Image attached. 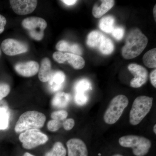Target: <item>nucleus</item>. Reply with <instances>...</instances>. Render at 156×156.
I'll use <instances>...</instances> for the list:
<instances>
[{
    "instance_id": "1",
    "label": "nucleus",
    "mask_w": 156,
    "mask_h": 156,
    "mask_svg": "<svg viewBox=\"0 0 156 156\" xmlns=\"http://www.w3.org/2000/svg\"><path fill=\"white\" fill-rule=\"evenodd\" d=\"M148 39L139 29H132L128 33L123 46L122 54L123 58L130 59L140 55L147 46Z\"/></svg>"
},
{
    "instance_id": "2",
    "label": "nucleus",
    "mask_w": 156,
    "mask_h": 156,
    "mask_svg": "<svg viewBox=\"0 0 156 156\" xmlns=\"http://www.w3.org/2000/svg\"><path fill=\"white\" fill-rule=\"evenodd\" d=\"M46 121V116L43 113L29 111L20 116L14 130L17 133H20L30 129H39L44 127Z\"/></svg>"
},
{
    "instance_id": "3",
    "label": "nucleus",
    "mask_w": 156,
    "mask_h": 156,
    "mask_svg": "<svg viewBox=\"0 0 156 156\" xmlns=\"http://www.w3.org/2000/svg\"><path fill=\"white\" fill-rule=\"evenodd\" d=\"M153 98L142 95L134 100L129 114V122L132 126L138 125L148 114L153 105Z\"/></svg>"
},
{
    "instance_id": "4",
    "label": "nucleus",
    "mask_w": 156,
    "mask_h": 156,
    "mask_svg": "<svg viewBox=\"0 0 156 156\" xmlns=\"http://www.w3.org/2000/svg\"><path fill=\"white\" fill-rule=\"evenodd\" d=\"M119 144L124 147L131 148L134 155L144 156L148 153L151 147V140L144 136L128 135L122 136Z\"/></svg>"
},
{
    "instance_id": "5",
    "label": "nucleus",
    "mask_w": 156,
    "mask_h": 156,
    "mask_svg": "<svg viewBox=\"0 0 156 156\" xmlns=\"http://www.w3.org/2000/svg\"><path fill=\"white\" fill-rule=\"evenodd\" d=\"M129 100L126 95H119L115 96L110 102L104 115L106 124L113 125L116 122L128 106Z\"/></svg>"
},
{
    "instance_id": "6",
    "label": "nucleus",
    "mask_w": 156,
    "mask_h": 156,
    "mask_svg": "<svg viewBox=\"0 0 156 156\" xmlns=\"http://www.w3.org/2000/svg\"><path fill=\"white\" fill-rule=\"evenodd\" d=\"M19 139L22 143L23 147L30 150L44 144L48 141V137L39 129H33L23 132L19 135Z\"/></svg>"
},
{
    "instance_id": "7",
    "label": "nucleus",
    "mask_w": 156,
    "mask_h": 156,
    "mask_svg": "<svg viewBox=\"0 0 156 156\" xmlns=\"http://www.w3.org/2000/svg\"><path fill=\"white\" fill-rule=\"evenodd\" d=\"M23 27L28 31L32 38L37 41L42 40L44 30L47 27V23L43 18L31 17L25 18L22 22Z\"/></svg>"
},
{
    "instance_id": "8",
    "label": "nucleus",
    "mask_w": 156,
    "mask_h": 156,
    "mask_svg": "<svg viewBox=\"0 0 156 156\" xmlns=\"http://www.w3.org/2000/svg\"><path fill=\"white\" fill-rule=\"evenodd\" d=\"M1 48L5 54L10 56L25 53L28 50V46L26 44L13 39H7L3 41Z\"/></svg>"
},
{
    "instance_id": "9",
    "label": "nucleus",
    "mask_w": 156,
    "mask_h": 156,
    "mask_svg": "<svg viewBox=\"0 0 156 156\" xmlns=\"http://www.w3.org/2000/svg\"><path fill=\"white\" fill-rule=\"evenodd\" d=\"M128 69L134 78L130 82V86L134 88L142 87L147 80L148 73L145 68L139 65L131 63L128 66Z\"/></svg>"
},
{
    "instance_id": "10",
    "label": "nucleus",
    "mask_w": 156,
    "mask_h": 156,
    "mask_svg": "<svg viewBox=\"0 0 156 156\" xmlns=\"http://www.w3.org/2000/svg\"><path fill=\"white\" fill-rule=\"evenodd\" d=\"M11 8L16 14L19 15L30 14L36 8L37 1L36 0H11Z\"/></svg>"
},
{
    "instance_id": "11",
    "label": "nucleus",
    "mask_w": 156,
    "mask_h": 156,
    "mask_svg": "<svg viewBox=\"0 0 156 156\" xmlns=\"http://www.w3.org/2000/svg\"><path fill=\"white\" fill-rule=\"evenodd\" d=\"M68 156H88L87 145L82 140L72 138L66 143Z\"/></svg>"
},
{
    "instance_id": "12",
    "label": "nucleus",
    "mask_w": 156,
    "mask_h": 156,
    "mask_svg": "<svg viewBox=\"0 0 156 156\" xmlns=\"http://www.w3.org/2000/svg\"><path fill=\"white\" fill-rule=\"evenodd\" d=\"M14 69L20 76L30 77L35 75L38 72L39 65L37 62L34 61L20 62L15 66Z\"/></svg>"
},
{
    "instance_id": "13",
    "label": "nucleus",
    "mask_w": 156,
    "mask_h": 156,
    "mask_svg": "<svg viewBox=\"0 0 156 156\" xmlns=\"http://www.w3.org/2000/svg\"><path fill=\"white\" fill-rule=\"evenodd\" d=\"M113 0H102L95 3L92 8V13L95 18H98L105 15L115 5Z\"/></svg>"
},
{
    "instance_id": "14",
    "label": "nucleus",
    "mask_w": 156,
    "mask_h": 156,
    "mask_svg": "<svg viewBox=\"0 0 156 156\" xmlns=\"http://www.w3.org/2000/svg\"><path fill=\"white\" fill-rule=\"evenodd\" d=\"M65 79V75L61 71L52 72L50 80L48 81L50 90L53 92L59 91L63 87Z\"/></svg>"
},
{
    "instance_id": "15",
    "label": "nucleus",
    "mask_w": 156,
    "mask_h": 156,
    "mask_svg": "<svg viewBox=\"0 0 156 156\" xmlns=\"http://www.w3.org/2000/svg\"><path fill=\"white\" fill-rule=\"evenodd\" d=\"M39 80L43 83L48 82L52 74L51 64L50 59L46 57L42 60L38 71Z\"/></svg>"
},
{
    "instance_id": "16",
    "label": "nucleus",
    "mask_w": 156,
    "mask_h": 156,
    "mask_svg": "<svg viewBox=\"0 0 156 156\" xmlns=\"http://www.w3.org/2000/svg\"><path fill=\"white\" fill-rule=\"evenodd\" d=\"M71 99V95L64 92L56 93L52 100V106L55 108H64L67 106Z\"/></svg>"
},
{
    "instance_id": "17",
    "label": "nucleus",
    "mask_w": 156,
    "mask_h": 156,
    "mask_svg": "<svg viewBox=\"0 0 156 156\" xmlns=\"http://www.w3.org/2000/svg\"><path fill=\"white\" fill-rule=\"evenodd\" d=\"M56 49L59 52H69L80 56L83 53L82 49L77 44H71L65 41H60L56 45Z\"/></svg>"
},
{
    "instance_id": "18",
    "label": "nucleus",
    "mask_w": 156,
    "mask_h": 156,
    "mask_svg": "<svg viewBox=\"0 0 156 156\" xmlns=\"http://www.w3.org/2000/svg\"><path fill=\"white\" fill-rule=\"evenodd\" d=\"M64 56L66 61L75 69H82L85 66V61L82 56L69 53H64Z\"/></svg>"
},
{
    "instance_id": "19",
    "label": "nucleus",
    "mask_w": 156,
    "mask_h": 156,
    "mask_svg": "<svg viewBox=\"0 0 156 156\" xmlns=\"http://www.w3.org/2000/svg\"><path fill=\"white\" fill-rule=\"evenodd\" d=\"M105 37V36L100 32L97 30L92 31L87 37V45L90 48L98 49Z\"/></svg>"
},
{
    "instance_id": "20",
    "label": "nucleus",
    "mask_w": 156,
    "mask_h": 156,
    "mask_svg": "<svg viewBox=\"0 0 156 156\" xmlns=\"http://www.w3.org/2000/svg\"><path fill=\"white\" fill-rule=\"evenodd\" d=\"M115 20L114 17L108 16L101 18L99 21V27L104 32L112 33L114 29Z\"/></svg>"
},
{
    "instance_id": "21",
    "label": "nucleus",
    "mask_w": 156,
    "mask_h": 156,
    "mask_svg": "<svg viewBox=\"0 0 156 156\" xmlns=\"http://www.w3.org/2000/svg\"><path fill=\"white\" fill-rule=\"evenodd\" d=\"M143 62L146 66L149 68L156 67V49L154 48L148 51L144 55Z\"/></svg>"
},
{
    "instance_id": "22",
    "label": "nucleus",
    "mask_w": 156,
    "mask_h": 156,
    "mask_svg": "<svg viewBox=\"0 0 156 156\" xmlns=\"http://www.w3.org/2000/svg\"><path fill=\"white\" fill-rule=\"evenodd\" d=\"M98 49L104 55H109L113 52L114 44L110 39L105 37L101 42Z\"/></svg>"
},
{
    "instance_id": "23",
    "label": "nucleus",
    "mask_w": 156,
    "mask_h": 156,
    "mask_svg": "<svg viewBox=\"0 0 156 156\" xmlns=\"http://www.w3.org/2000/svg\"><path fill=\"white\" fill-rule=\"evenodd\" d=\"M66 150L64 145L60 142L54 144L51 150L46 153L44 156H66Z\"/></svg>"
},
{
    "instance_id": "24",
    "label": "nucleus",
    "mask_w": 156,
    "mask_h": 156,
    "mask_svg": "<svg viewBox=\"0 0 156 156\" xmlns=\"http://www.w3.org/2000/svg\"><path fill=\"white\" fill-rule=\"evenodd\" d=\"M10 114L6 108L0 107V130L8 128L9 125Z\"/></svg>"
},
{
    "instance_id": "25",
    "label": "nucleus",
    "mask_w": 156,
    "mask_h": 156,
    "mask_svg": "<svg viewBox=\"0 0 156 156\" xmlns=\"http://www.w3.org/2000/svg\"><path fill=\"white\" fill-rule=\"evenodd\" d=\"M92 87L90 82L87 79H83L78 81L74 86L76 92L85 93L89 89H92Z\"/></svg>"
},
{
    "instance_id": "26",
    "label": "nucleus",
    "mask_w": 156,
    "mask_h": 156,
    "mask_svg": "<svg viewBox=\"0 0 156 156\" xmlns=\"http://www.w3.org/2000/svg\"><path fill=\"white\" fill-rule=\"evenodd\" d=\"M74 98L76 104L80 106L86 104L88 101V96L85 93L82 92H76Z\"/></svg>"
},
{
    "instance_id": "27",
    "label": "nucleus",
    "mask_w": 156,
    "mask_h": 156,
    "mask_svg": "<svg viewBox=\"0 0 156 156\" xmlns=\"http://www.w3.org/2000/svg\"><path fill=\"white\" fill-rule=\"evenodd\" d=\"M68 115V113L66 111L60 110L52 112L51 115V117L53 120L60 122L66 119Z\"/></svg>"
},
{
    "instance_id": "28",
    "label": "nucleus",
    "mask_w": 156,
    "mask_h": 156,
    "mask_svg": "<svg viewBox=\"0 0 156 156\" xmlns=\"http://www.w3.org/2000/svg\"><path fill=\"white\" fill-rule=\"evenodd\" d=\"M11 88L9 84L5 83H0V101L2 100L10 93Z\"/></svg>"
},
{
    "instance_id": "29",
    "label": "nucleus",
    "mask_w": 156,
    "mask_h": 156,
    "mask_svg": "<svg viewBox=\"0 0 156 156\" xmlns=\"http://www.w3.org/2000/svg\"><path fill=\"white\" fill-rule=\"evenodd\" d=\"M61 127V123L59 121L55 120H50L48 123V130L52 132L58 131Z\"/></svg>"
},
{
    "instance_id": "30",
    "label": "nucleus",
    "mask_w": 156,
    "mask_h": 156,
    "mask_svg": "<svg viewBox=\"0 0 156 156\" xmlns=\"http://www.w3.org/2000/svg\"><path fill=\"white\" fill-rule=\"evenodd\" d=\"M124 30L122 27H117L112 32L113 36L118 41L122 40L124 35Z\"/></svg>"
},
{
    "instance_id": "31",
    "label": "nucleus",
    "mask_w": 156,
    "mask_h": 156,
    "mask_svg": "<svg viewBox=\"0 0 156 156\" xmlns=\"http://www.w3.org/2000/svg\"><path fill=\"white\" fill-rule=\"evenodd\" d=\"M53 59L58 63H63L65 62L64 53L59 51H56L53 53Z\"/></svg>"
},
{
    "instance_id": "32",
    "label": "nucleus",
    "mask_w": 156,
    "mask_h": 156,
    "mask_svg": "<svg viewBox=\"0 0 156 156\" xmlns=\"http://www.w3.org/2000/svg\"><path fill=\"white\" fill-rule=\"evenodd\" d=\"M74 120L73 119H68L66 120L63 122L62 126H63V128L66 131H69L73 128L74 126H75Z\"/></svg>"
},
{
    "instance_id": "33",
    "label": "nucleus",
    "mask_w": 156,
    "mask_h": 156,
    "mask_svg": "<svg viewBox=\"0 0 156 156\" xmlns=\"http://www.w3.org/2000/svg\"><path fill=\"white\" fill-rule=\"evenodd\" d=\"M151 83L154 88H156V69H155L151 73L150 75Z\"/></svg>"
},
{
    "instance_id": "34",
    "label": "nucleus",
    "mask_w": 156,
    "mask_h": 156,
    "mask_svg": "<svg viewBox=\"0 0 156 156\" xmlns=\"http://www.w3.org/2000/svg\"><path fill=\"white\" fill-rule=\"evenodd\" d=\"M7 23V20L3 15L0 14V27H5Z\"/></svg>"
},
{
    "instance_id": "35",
    "label": "nucleus",
    "mask_w": 156,
    "mask_h": 156,
    "mask_svg": "<svg viewBox=\"0 0 156 156\" xmlns=\"http://www.w3.org/2000/svg\"><path fill=\"white\" fill-rule=\"evenodd\" d=\"M61 2L67 5L71 6L75 5L77 1L76 0H63L61 1Z\"/></svg>"
},
{
    "instance_id": "36",
    "label": "nucleus",
    "mask_w": 156,
    "mask_h": 156,
    "mask_svg": "<svg viewBox=\"0 0 156 156\" xmlns=\"http://www.w3.org/2000/svg\"><path fill=\"white\" fill-rule=\"evenodd\" d=\"M156 5L154 6L153 9V14L154 18L155 21H156Z\"/></svg>"
},
{
    "instance_id": "37",
    "label": "nucleus",
    "mask_w": 156,
    "mask_h": 156,
    "mask_svg": "<svg viewBox=\"0 0 156 156\" xmlns=\"http://www.w3.org/2000/svg\"><path fill=\"white\" fill-rule=\"evenodd\" d=\"M23 156H35L34 155L28 152H26L25 154H23Z\"/></svg>"
},
{
    "instance_id": "38",
    "label": "nucleus",
    "mask_w": 156,
    "mask_h": 156,
    "mask_svg": "<svg viewBox=\"0 0 156 156\" xmlns=\"http://www.w3.org/2000/svg\"><path fill=\"white\" fill-rule=\"evenodd\" d=\"M4 30H5V27H0V34L3 33Z\"/></svg>"
},
{
    "instance_id": "39",
    "label": "nucleus",
    "mask_w": 156,
    "mask_h": 156,
    "mask_svg": "<svg viewBox=\"0 0 156 156\" xmlns=\"http://www.w3.org/2000/svg\"><path fill=\"white\" fill-rule=\"evenodd\" d=\"M156 125H154V128H153V130H154V133H155V134H156Z\"/></svg>"
},
{
    "instance_id": "40",
    "label": "nucleus",
    "mask_w": 156,
    "mask_h": 156,
    "mask_svg": "<svg viewBox=\"0 0 156 156\" xmlns=\"http://www.w3.org/2000/svg\"><path fill=\"white\" fill-rule=\"evenodd\" d=\"M123 156L122 155L119 154H116L114 155L113 156Z\"/></svg>"
},
{
    "instance_id": "41",
    "label": "nucleus",
    "mask_w": 156,
    "mask_h": 156,
    "mask_svg": "<svg viewBox=\"0 0 156 156\" xmlns=\"http://www.w3.org/2000/svg\"><path fill=\"white\" fill-rule=\"evenodd\" d=\"M1 48H0V56H1Z\"/></svg>"
}]
</instances>
